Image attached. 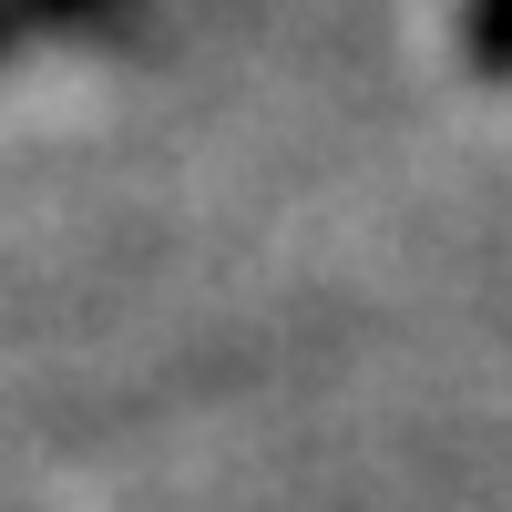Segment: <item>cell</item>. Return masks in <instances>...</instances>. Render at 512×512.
Segmentation results:
<instances>
[{
	"label": "cell",
	"mask_w": 512,
	"mask_h": 512,
	"mask_svg": "<svg viewBox=\"0 0 512 512\" xmlns=\"http://www.w3.org/2000/svg\"><path fill=\"white\" fill-rule=\"evenodd\" d=\"M0 41H11V11H0Z\"/></svg>",
	"instance_id": "7a4b0ae2"
},
{
	"label": "cell",
	"mask_w": 512,
	"mask_h": 512,
	"mask_svg": "<svg viewBox=\"0 0 512 512\" xmlns=\"http://www.w3.org/2000/svg\"><path fill=\"white\" fill-rule=\"evenodd\" d=\"M461 52L482 82H512V0H461Z\"/></svg>",
	"instance_id": "6da1fadb"
}]
</instances>
